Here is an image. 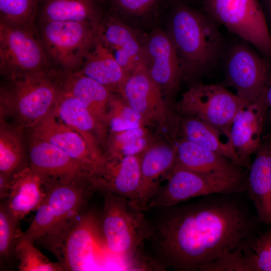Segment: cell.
Instances as JSON below:
<instances>
[{
	"label": "cell",
	"mask_w": 271,
	"mask_h": 271,
	"mask_svg": "<svg viewBox=\"0 0 271 271\" xmlns=\"http://www.w3.org/2000/svg\"><path fill=\"white\" fill-rule=\"evenodd\" d=\"M144 42L146 64L150 76L162 92L172 96L183 78L173 44L166 31L158 28L153 29Z\"/></svg>",
	"instance_id": "4fadbf2b"
},
{
	"label": "cell",
	"mask_w": 271,
	"mask_h": 271,
	"mask_svg": "<svg viewBox=\"0 0 271 271\" xmlns=\"http://www.w3.org/2000/svg\"><path fill=\"white\" fill-rule=\"evenodd\" d=\"M245 248L236 250L220 257L205 266L202 271H249L244 255Z\"/></svg>",
	"instance_id": "e575fe53"
},
{
	"label": "cell",
	"mask_w": 271,
	"mask_h": 271,
	"mask_svg": "<svg viewBox=\"0 0 271 271\" xmlns=\"http://www.w3.org/2000/svg\"><path fill=\"white\" fill-rule=\"evenodd\" d=\"M114 8L126 15L141 17L154 10L162 0H109Z\"/></svg>",
	"instance_id": "d590c367"
},
{
	"label": "cell",
	"mask_w": 271,
	"mask_h": 271,
	"mask_svg": "<svg viewBox=\"0 0 271 271\" xmlns=\"http://www.w3.org/2000/svg\"><path fill=\"white\" fill-rule=\"evenodd\" d=\"M247 175L244 168L234 172H205L176 164L167 183L159 188L147 209L169 206L213 194L246 193Z\"/></svg>",
	"instance_id": "277c9868"
},
{
	"label": "cell",
	"mask_w": 271,
	"mask_h": 271,
	"mask_svg": "<svg viewBox=\"0 0 271 271\" xmlns=\"http://www.w3.org/2000/svg\"><path fill=\"white\" fill-rule=\"evenodd\" d=\"M43 179L29 166L15 173L9 196L4 200L10 212L19 220L37 210L45 197Z\"/></svg>",
	"instance_id": "7402d4cb"
},
{
	"label": "cell",
	"mask_w": 271,
	"mask_h": 271,
	"mask_svg": "<svg viewBox=\"0 0 271 271\" xmlns=\"http://www.w3.org/2000/svg\"><path fill=\"white\" fill-rule=\"evenodd\" d=\"M177 162V147L157 145L146 150L141 156V180L139 204L143 211L156 193L161 177L170 175Z\"/></svg>",
	"instance_id": "44dd1931"
},
{
	"label": "cell",
	"mask_w": 271,
	"mask_h": 271,
	"mask_svg": "<svg viewBox=\"0 0 271 271\" xmlns=\"http://www.w3.org/2000/svg\"><path fill=\"white\" fill-rule=\"evenodd\" d=\"M171 1H172V0H171Z\"/></svg>",
	"instance_id": "ee69618b"
},
{
	"label": "cell",
	"mask_w": 271,
	"mask_h": 271,
	"mask_svg": "<svg viewBox=\"0 0 271 271\" xmlns=\"http://www.w3.org/2000/svg\"><path fill=\"white\" fill-rule=\"evenodd\" d=\"M39 0H0L1 21L34 28Z\"/></svg>",
	"instance_id": "4dcf8cb0"
},
{
	"label": "cell",
	"mask_w": 271,
	"mask_h": 271,
	"mask_svg": "<svg viewBox=\"0 0 271 271\" xmlns=\"http://www.w3.org/2000/svg\"><path fill=\"white\" fill-rule=\"evenodd\" d=\"M166 31L176 50L183 78L195 81L220 60L225 44L218 24L205 12L173 0Z\"/></svg>",
	"instance_id": "7a4b0ae2"
},
{
	"label": "cell",
	"mask_w": 271,
	"mask_h": 271,
	"mask_svg": "<svg viewBox=\"0 0 271 271\" xmlns=\"http://www.w3.org/2000/svg\"><path fill=\"white\" fill-rule=\"evenodd\" d=\"M62 89L80 101L101 123H107L112 94L106 87L78 71L62 73Z\"/></svg>",
	"instance_id": "d4e9b609"
},
{
	"label": "cell",
	"mask_w": 271,
	"mask_h": 271,
	"mask_svg": "<svg viewBox=\"0 0 271 271\" xmlns=\"http://www.w3.org/2000/svg\"><path fill=\"white\" fill-rule=\"evenodd\" d=\"M54 112L58 118L84 139L95 157L102 159L103 155L96 146L95 134L103 123L80 101L62 89Z\"/></svg>",
	"instance_id": "603a6c76"
},
{
	"label": "cell",
	"mask_w": 271,
	"mask_h": 271,
	"mask_svg": "<svg viewBox=\"0 0 271 271\" xmlns=\"http://www.w3.org/2000/svg\"><path fill=\"white\" fill-rule=\"evenodd\" d=\"M249 168L246 193L262 223L271 226V144L262 142Z\"/></svg>",
	"instance_id": "ffe728a7"
},
{
	"label": "cell",
	"mask_w": 271,
	"mask_h": 271,
	"mask_svg": "<svg viewBox=\"0 0 271 271\" xmlns=\"http://www.w3.org/2000/svg\"><path fill=\"white\" fill-rule=\"evenodd\" d=\"M104 194L100 223L107 251L125 259L133 257L151 233V223L143 211L128 199L111 193Z\"/></svg>",
	"instance_id": "5b68a950"
},
{
	"label": "cell",
	"mask_w": 271,
	"mask_h": 271,
	"mask_svg": "<svg viewBox=\"0 0 271 271\" xmlns=\"http://www.w3.org/2000/svg\"><path fill=\"white\" fill-rule=\"evenodd\" d=\"M101 247H106L100 223L93 214L84 213L51 251L64 270H86L94 267L97 252Z\"/></svg>",
	"instance_id": "7c38bea8"
},
{
	"label": "cell",
	"mask_w": 271,
	"mask_h": 271,
	"mask_svg": "<svg viewBox=\"0 0 271 271\" xmlns=\"http://www.w3.org/2000/svg\"><path fill=\"white\" fill-rule=\"evenodd\" d=\"M244 193L213 194L161 207L148 240L156 261L175 271H202L220 257L248 246L262 223Z\"/></svg>",
	"instance_id": "6da1fadb"
},
{
	"label": "cell",
	"mask_w": 271,
	"mask_h": 271,
	"mask_svg": "<svg viewBox=\"0 0 271 271\" xmlns=\"http://www.w3.org/2000/svg\"><path fill=\"white\" fill-rule=\"evenodd\" d=\"M266 90L256 100L247 102L240 108L231 125L229 141L244 167L248 169L251 155L255 154L262 143L261 134L268 109Z\"/></svg>",
	"instance_id": "9a60e30c"
},
{
	"label": "cell",
	"mask_w": 271,
	"mask_h": 271,
	"mask_svg": "<svg viewBox=\"0 0 271 271\" xmlns=\"http://www.w3.org/2000/svg\"><path fill=\"white\" fill-rule=\"evenodd\" d=\"M16 257L18 260L19 271L64 270L59 261H51L35 247L33 243L26 242L17 244Z\"/></svg>",
	"instance_id": "d6a6232c"
},
{
	"label": "cell",
	"mask_w": 271,
	"mask_h": 271,
	"mask_svg": "<svg viewBox=\"0 0 271 271\" xmlns=\"http://www.w3.org/2000/svg\"><path fill=\"white\" fill-rule=\"evenodd\" d=\"M202 6L218 24L271 57V35L259 0H202Z\"/></svg>",
	"instance_id": "52a82bcc"
},
{
	"label": "cell",
	"mask_w": 271,
	"mask_h": 271,
	"mask_svg": "<svg viewBox=\"0 0 271 271\" xmlns=\"http://www.w3.org/2000/svg\"><path fill=\"white\" fill-rule=\"evenodd\" d=\"M78 71L110 91L118 92L129 75L118 64L110 50L100 41L99 36Z\"/></svg>",
	"instance_id": "cb8c5ba5"
},
{
	"label": "cell",
	"mask_w": 271,
	"mask_h": 271,
	"mask_svg": "<svg viewBox=\"0 0 271 271\" xmlns=\"http://www.w3.org/2000/svg\"><path fill=\"white\" fill-rule=\"evenodd\" d=\"M223 59V84L234 88L236 95L251 102L256 100L271 82V64L246 41L237 37L225 44Z\"/></svg>",
	"instance_id": "8992f818"
},
{
	"label": "cell",
	"mask_w": 271,
	"mask_h": 271,
	"mask_svg": "<svg viewBox=\"0 0 271 271\" xmlns=\"http://www.w3.org/2000/svg\"><path fill=\"white\" fill-rule=\"evenodd\" d=\"M101 22L99 38L129 74L146 63L143 46L135 32L119 18L109 16Z\"/></svg>",
	"instance_id": "e0dca14e"
},
{
	"label": "cell",
	"mask_w": 271,
	"mask_h": 271,
	"mask_svg": "<svg viewBox=\"0 0 271 271\" xmlns=\"http://www.w3.org/2000/svg\"><path fill=\"white\" fill-rule=\"evenodd\" d=\"M185 115L178 122L181 140L221 155L236 165L244 168L229 141L222 142L220 138L221 134L207 122L194 116Z\"/></svg>",
	"instance_id": "484cf974"
},
{
	"label": "cell",
	"mask_w": 271,
	"mask_h": 271,
	"mask_svg": "<svg viewBox=\"0 0 271 271\" xmlns=\"http://www.w3.org/2000/svg\"><path fill=\"white\" fill-rule=\"evenodd\" d=\"M3 94L20 124L31 129L53 111L62 89V73L48 68L9 79Z\"/></svg>",
	"instance_id": "3957f363"
},
{
	"label": "cell",
	"mask_w": 271,
	"mask_h": 271,
	"mask_svg": "<svg viewBox=\"0 0 271 271\" xmlns=\"http://www.w3.org/2000/svg\"><path fill=\"white\" fill-rule=\"evenodd\" d=\"M45 200L56 219L53 233L45 239L55 241L61 238L84 213L96 190L90 176H83L69 181L47 180L43 182Z\"/></svg>",
	"instance_id": "8fae6325"
},
{
	"label": "cell",
	"mask_w": 271,
	"mask_h": 271,
	"mask_svg": "<svg viewBox=\"0 0 271 271\" xmlns=\"http://www.w3.org/2000/svg\"><path fill=\"white\" fill-rule=\"evenodd\" d=\"M269 143L271 144V142H268Z\"/></svg>",
	"instance_id": "7bdbcfd3"
},
{
	"label": "cell",
	"mask_w": 271,
	"mask_h": 271,
	"mask_svg": "<svg viewBox=\"0 0 271 271\" xmlns=\"http://www.w3.org/2000/svg\"><path fill=\"white\" fill-rule=\"evenodd\" d=\"M141 180L140 155L122 157L105 155L92 178L96 190L124 197L140 209Z\"/></svg>",
	"instance_id": "5bb4252c"
},
{
	"label": "cell",
	"mask_w": 271,
	"mask_h": 271,
	"mask_svg": "<svg viewBox=\"0 0 271 271\" xmlns=\"http://www.w3.org/2000/svg\"><path fill=\"white\" fill-rule=\"evenodd\" d=\"M46 52L34 28L0 21V69L9 79L48 68Z\"/></svg>",
	"instance_id": "30bf717a"
},
{
	"label": "cell",
	"mask_w": 271,
	"mask_h": 271,
	"mask_svg": "<svg viewBox=\"0 0 271 271\" xmlns=\"http://www.w3.org/2000/svg\"><path fill=\"white\" fill-rule=\"evenodd\" d=\"M23 162L24 151L19 132L1 120L0 174L12 176L26 167L23 165Z\"/></svg>",
	"instance_id": "f1b7e54d"
},
{
	"label": "cell",
	"mask_w": 271,
	"mask_h": 271,
	"mask_svg": "<svg viewBox=\"0 0 271 271\" xmlns=\"http://www.w3.org/2000/svg\"><path fill=\"white\" fill-rule=\"evenodd\" d=\"M149 143V139L147 135L138 138L120 148L115 154L112 155H106L110 157H122L127 156L139 155V154L145 151Z\"/></svg>",
	"instance_id": "74e56055"
},
{
	"label": "cell",
	"mask_w": 271,
	"mask_h": 271,
	"mask_svg": "<svg viewBox=\"0 0 271 271\" xmlns=\"http://www.w3.org/2000/svg\"><path fill=\"white\" fill-rule=\"evenodd\" d=\"M42 22H77L100 27V10L97 0H45Z\"/></svg>",
	"instance_id": "4316f807"
},
{
	"label": "cell",
	"mask_w": 271,
	"mask_h": 271,
	"mask_svg": "<svg viewBox=\"0 0 271 271\" xmlns=\"http://www.w3.org/2000/svg\"><path fill=\"white\" fill-rule=\"evenodd\" d=\"M247 102L222 84L196 82L183 94L178 108L184 115L209 124L229 140L233 118Z\"/></svg>",
	"instance_id": "ba28073f"
},
{
	"label": "cell",
	"mask_w": 271,
	"mask_h": 271,
	"mask_svg": "<svg viewBox=\"0 0 271 271\" xmlns=\"http://www.w3.org/2000/svg\"><path fill=\"white\" fill-rule=\"evenodd\" d=\"M99 27L77 22H43L42 44L52 60L65 71L74 72L99 36Z\"/></svg>",
	"instance_id": "9c48e42d"
},
{
	"label": "cell",
	"mask_w": 271,
	"mask_h": 271,
	"mask_svg": "<svg viewBox=\"0 0 271 271\" xmlns=\"http://www.w3.org/2000/svg\"><path fill=\"white\" fill-rule=\"evenodd\" d=\"M260 3L268 24L271 26V0H261Z\"/></svg>",
	"instance_id": "60d3db41"
},
{
	"label": "cell",
	"mask_w": 271,
	"mask_h": 271,
	"mask_svg": "<svg viewBox=\"0 0 271 271\" xmlns=\"http://www.w3.org/2000/svg\"><path fill=\"white\" fill-rule=\"evenodd\" d=\"M113 133L107 155H113L122 147L138 138L146 136V131L143 126Z\"/></svg>",
	"instance_id": "8d00e7d4"
},
{
	"label": "cell",
	"mask_w": 271,
	"mask_h": 271,
	"mask_svg": "<svg viewBox=\"0 0 271 271\" xmlns=\"http://www.w3.org/2000/svg\"><path fill=\"white\" fill-rule=\"evenodd\" d=\"M57 118L54 110L52 111L31 129L32 138L63 150L80 164L92 178L102 159L92 154L78 132Z\"/></svg>",
	"instance_id": "2e32d148"
},
{
	"label": "cell",
	"mask_w": 271,
	"mask_h": 271,
	"mask_svg": "<svg viewBox=\"0 0 271 271\" xmlns=\"http://www.w3.org/2000/svg\"><path fill=\"white\" fill-rule=\"evenodd\" d=\"M266 97L268 106L266 120H268L271 126V82L266 89Z\"/></svg>",
	"instance_id": "b9f144b4"
},
{
	"label": "cell",
	"mask_w": 271,
	"mask_h": 271,
	"mask_svg": "<svg viewBox=\"0 0 271 271\" xmlns=\"http://www.w3.org/2000/svg\"><path fill=\"white\" fill-rule=\"evenodd\" d=\"M145 118L124 100L112 95L107 123L113 132L143 126Z\"/></svg>",
	"instance_id": "1f68e13d"
},
{
	"label": "cell",
	"mask_w": 271,
	"mask_h": 271,
	"mask_svg": "<svg viewBox=\"0 0 271 271\" xmlns=\"http://www.w3.org/2000/svg\"><path fill=\"white\" fill-rule=\"evenodd\" d=\"M29 157V167L43 180L69 181L82 176L91 177L77 161L63 150L44 141L32 138Z\"/></svg>",
	"instance_id": "ac0fdd59"
},
{
	"label": "cell",
	"mask_w": 271,
	"mask_h": 271,
	"mask_svg": "<svg viewBox=\"0 0 271 271\" xmlns=\"http://www.w3.org/2000/svg\"><path fill=\"white\" fill-rule=\"evenodd\" d=\"M12 176L0 174V199L3 200L9 196Z\"/></svg>",
	"instance_id": "ab89813d"
},
{
	"label": "cell",
	"mask_w": 271,
	"mask_h": 271,
	"mask_svg": "<svg viewBox=\"0 0 271 271\" xmlns=\"http://www.w3.org/2000/svg\"><path fill=\"white\" fill-rule=\"evenodd\" d=\"M176 164L205 172H234L244 168L221 155L185 140H181L177 147Z\"/></svg>",
	"instance_id": "83f0119b"
},
{
	"label": "cell",
	"mask_w": 271,
	"mask_h": 271,
	"mask_svg": "<svg viewBox=\"0 0 271 271\" xmlns=\"http://www.w3.org/2000/svg\"><path fill=\"white\" fill-rule=\"evenodd\" d=\"M36 211L29 227L18 239L17 244L26 242L34 244L50 237L53 233L56 219L45 199Z\"/></svg>",
	"instance_id": "836d02e7"
},
{
	"label": "cell",
	"mask_w": 271,
	"mask_h": 271,
	"mask_svg": "<svg viewBox=\"0 0 271 271\" xmlns=\"http://www.w3.org/2000/svg\"><path fill=\"white\" fill-rule=\"evenodd\" d=\"M19 220L9 210L5 201L0 205V257L1 261L8 266L16 260V251L18 239L22 234Z\"/></svg>",
	"instance_id": "f546056e"
},
{
	"label": "cell",
	"mask_w": 271,
	"mask_h": 271,
	"mask_svg": "<svg viewBox=\"0 0 271 271\" xmlns=\"http://www.w3.org/2000/svg\"><path fill=\"white\" fill-rule=\"evenodd\" d=\"M119 93L145 119L159 117L163 112V92L150 76L146 63L128 75Z\"/></svg>",
	"instance_id": "d6986e66"
},
{
	"label": "cell",
	"mask_w": 271,
	"mask_h": 271,
	"mask_svg": "<svg viewBox=\"0 0 271 271\" xmlns=\"http://www.w3.org/2000/svg\"><path fill=\"white\" fill-rule=\"evenodd\" d=\"M249 246L252 249H259L271 256V226L264 231H260L250 241Z\"/></svg>",
	"instance_id": "f35d334b"
}]
</instances>
